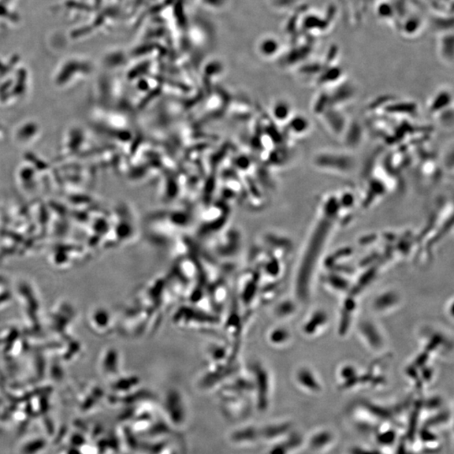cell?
Segmentation results:
<instances>
[{"mask_svg": "<svg viewBox=\"0 0 454 454\" xmlns=\"http://www.w3.org/2000/svg\"><path fill=\"white\" fill-rule=\"evenodd\" d=\"M337 442L334 431L329 429H320L312 431L308 437L307 444L312 452L325 453L333 448Z\"/></svg>", "mask_w": 454, "mask_h": 454, "instance_id": "obj_1", "label": "cell"}]
</instances>
